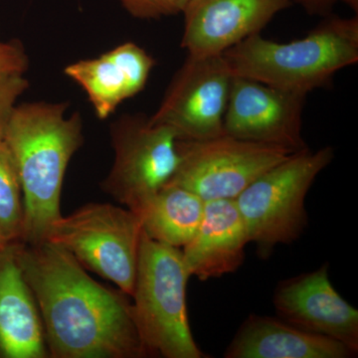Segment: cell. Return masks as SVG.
<instances>
[{
	"label": "cell",
	"mask_w": 358,
	"mask_h": 358,
	"mask_svg": "<svg viewBox=\"0 0 358 358\" xmlns=\"http://www.w3.org/2000/svg\"><path fill=\"white\" fill-rule=\"evenodd\" d=\"M43 324L49 357H148L129 294L103 286L62 247L14 246Z\"/></svg>",
	"instance_id": "6da1fadb"
},
{
	"label": "cell",
	"mask_w": 358,
	"mask_h": 358,
	"mask_svg": "<svg viewBox=\"0 0 358 358\" xmlns=\"http://www.w3.org/2000/svg\"><path fill=\"white\" fill-rule=\"evenodd\" d=\"M68 103L33 102L16 106L4 143L20 174L24 202L21 243L45 241L49 228L61 217L60 199L66 171L83 143V122Z\"/></svg>",
	"instance_id": "7a4b0ae2"
},
{
	"label": "cell",
	"mask_w": 358,
	"mask_h": 358,
	"mask_svg": "<svg viewBox=\"0 0 358 358\" xmlns=\"http://www.w3.org/2000/svg\"><path fill=\"white\" fill-rule=\"evenodd\" d=\"M303 38L279 43L251 35L222 54L233 76L307 95L358 61V16L331 13Z\"/></svg>",
	"instance_id": "3957f363"
},
{
	"label": "cell",
	"mask_w": 358,
	"mask_h": 358,
	"mask_svg": "<svg viewBox=\"0 0 358 358\" xmlns=\"http://www.w3.org/2000/svg\"><path fill=\"white\" fill-rule=\"evenodd\" d=\"M189 272L182 251L141 235L133 315L148 355L205 358L193 338L186 305Z\"/></svg>",
	"instance_id": "277c9868"
},
{
	"label": "cell",
	"mask_w": 358,
	"mask_h": 358,
	"mask_svg": "<svg viewBox=\"0 0 358 358\" xmlns=\"http://www.w3.org/2000/svg\"><path fill=\"white\" fill-rule=\"evenodd\" d=\"M333 148L293 152L259 176L235 199L250 243L267 258L277 245L291 244L308 226L305 200L317 176L333 162Z\"/></svg>",
	"instance_id": "5b68a950"
},
{
	"label": "cell",
	"mask_w": 358,
	"mask_h": 358,
	"mask_svg": "<svg viewBox=\"0 0 358 358\" xmlns=\"http://www.w3.org/2000/svg\"><path fill=\"white\" fill-rule=\"evenodd\" d=\"M141 235V218L134 211L114 204L89 203L54 221L45 241L62 247L85 268L131 296Z\"/></svg>",
	"instance_id": "8992f818"
},
{
	"label": "cell",
	"mask_w": 358,
	"mask_h": 358,
	"mask_svg": "<svg viewBox=\"0 0 358 358\" xmlns=\"http://www.w3.org/2000/svg\"><path fill=\"white\" fill-rule=\"evenodd\" d=\"M115 157L103 189L122 206L140 214L169 185L178 166V134L145 115H124L110 126Z\"/></svg>",
	"instance_id": "52a82bcc"
},
{
	"label": "cell",
	"mask_w": 358,
	"mask_h": 358,
	"mask_svg": "<svg viewBox=\"0 0 358 358\" xmlns=\"http://www.w3.org/2000/svg\"><path fill=\"white\" fill-rule=\"evenodd\" d=\"M178 169L167 185L190 190L206 201L235 199L259 176L293 154L228 134L202 141L178 140Z\"/></svg>",
	"instance_id": "ba28073f"
},
{
	"label": "cell",
	"mask_w": 358,
	"mask_h": 358,
	"mask_svg": "<svg viewBox=\"0 0 358 358\" xmlns=\"http://www.w3.org/2000/svg\"><path fill=\"white\" fill-rule=\"evenodd\" d=\"M233 77L222 54H187L150 121L173 129L178 140L202 141L225 134L224 115Z\"/></svg>",
	"instance_id": "9c48e42d"
},
{
	"label": "cell",
	"mask_w": 358,
	"mask_h": 358,
	"mask_svg": "<svg viewBox=\"0 0 358 358\" xmlns=\"http://www.w3.org/2000/svg\"><path fill=\"white\" fill-rule=\"evenodd\" d=\"M306 101L307 95L234 76L224 115V134L300 152L308 148L303 138Z\"/></svg>",
	"instance_id": "30bf717a"
},
{
	"label": "cell",
	"mask_w": 358,
	"mask_h": 358,
	"mask_svg": "<svg viewBox=\"0 0 358 358\" xmlns=\"http://www.w3.org/2000/svg\"><path fill=\"white\" fill-rule=\"evenodd\" d=\"M274 306L278 317L292 326L338 341L357 353V310L334 288L327 264L280 282Z\"/></svg>",
	"instance_id": "8fae6325"
},
{
	"label": "cell",
	"mask_w": 358,
	"mask_h": 358,
	"mask_svg": "<svg viewBox=\"0 0 358 358\" xmlns=\"http://www.w3.org/2000/svg\"><path fill=\"white\" fill-rule=\"evenodd\" d=\"M292 0H188L181 47L188 55H221L264 28Z\"/></svg>",
	"instance_id": "7c38bea8"
},
{
	"label": "cell",
	"mask_w": 358,
	"mask_h": 358,
	"mask_svg": "<svg viewBox=\"0 0 358 358\" xmlns=\"http://www.w3.org/2000/svg\"><path fill=\"white\" fill-rule=\"evenodd\" d=\"M155 66L154 57L145 49L127 42L99 57L68 65L64 72L86 93L96 117L106 120L145 89Z\"/></svg>",
	"instance_id": "4fadbf2b"
},
{
	"label": "cell",
	"mask_w": 358,
	"mask_h": 358,
	"mask_svg": "<svg viewBox=\"0 0 358 358\" xmlns=\"http://www.w3.org/2000/svg\"><path fill=\"white\" fill-rule=\"evenodd\" d=\"M248 243L235 200H211L205 202L199 229L183 247V260L190 275L207 281L236 272L244 262Z\"/></svg>",
	"instance_id": "5bb4252c"
},
{
	"label": "cell",
	"mask_w": 358,
	"mask_h": 358,
	"mask_svg": "<svg viewBox=\"0 0 358 358\" xmlns=\"http://www.w3.org/2000/svg\"><path fill=\"white\" fill-rule=\"evenodd\" d=\"M14 246L0 250V358H46L41 315Z\"/></svg>",
	"instance_id": "9a60e30c"
},
{
	"label": "cell",
	"mask_w": 358,
	"mask_h": 358,
	"mask_svg": "<svg viewBox=\"0 0 358 358\" xmlns=\"http://www.w3.org/2000/svg\"><path fill=\"white\" fill-rule=\"evenodd\" d=\"M357 355L343 343L308 333L280 317L250 315L238 329L226 358H348Z\"/></svg>",
	"instance_id": "2e32d148"
},
{
	"label": "cell",
	"mask_w": 358,
	"mask_h": 358,
	"mask_svg": "<svg viewBox=\"0 0 358 358\" xmlns=\"http://www.w3.org/2000/svg\"><path fill=\"white\" fill-rule=\"evenodd\" d=\"M204 208V200L194 192L178 185H166L138 215L145 234L179 249L194 236Z\"/></svg>",
	"instance_id": "e0dca14e"
},
{
	"label": "cell",
	"mask_w": 358,
	"mask_h": 358,
	"mask_svg": "<svg viewBox=\"0 0 358 358\" xmlns=\"http://www.w3.org/2000/svg\"><path fill=\"white\" fill-rule=\"evenodd\" d=\"M24 202L15 162L0 141V248L21 243L24 234Z\"/></svg>",
	"instance_id": "ac0fdd59"
},
{
	"label": "cell",
	"mask_w": 358,
	"mask_h": 358,
	"mask_svg": "<svg viewBox=\"0 0 358 358\" xmlns=\"http://www.w3.org/2000/svg\"><path fill=\"white\" fill-rule=\"evenodd\" d=\"M28 87L29 82L24 74L11 73L0 75V141L4 140L18 99L27 91Z\"/></svg>",
	"instance_id": "d6986e66"
},
{
	"label": "cell",
	"mask_w": 358,
	"mask_h": 358,
	"mask_svg": "<svg viewBox=\"0 0 358 358\" xmlns=\"http://www.w3.org/2000/svg\"><path fill=\"white\" fill-rule=\"evenodd\" d=\"M122 7L138 20H159L182 13L188 0H119Z\"/></svg>",
	"instance_id": "ffe728a7"
},
{
	"label": "cell",
	"mask_w": 358,
	"mask_h": 358,
	"mask_svg": "<svg viewBox=\"0 0 358 358\" xmlns=\"http://www.w3.org/2000/svg\"><path fill=\"white\" fill-rule=\"evenodd\" d=\"M29 59L18 40H4L0 37V75L20 73L25 74Z\"/></svg>",
	"instance_id": "44dd1931"
},
{
	"label": "cell",
	"mask_w": 358,
	"mask_h": 358,
	"mask_svg": "<svg viewBox=\"0 0 358 358\" xmlns=\"http://www.w3.org/2000/svg\"><path fill=\"white\" fill-rule=\"evenodd\" d=\"M293 4H298L310 15L324 16L333 13L336 4L339 0H292Z\"/></svg>",
	"instance_id": "7402d4cb"
},
{
	"label": "cell",
	"mask_w": 358,
	"mask_h": 358,
	"mask_svg": "<svg viewBox=\"0 0 358 358\" xmlns=\"http://www.w3.org/2000/svg\"><path fill=\"white\" fill-rule=\"evenodd\" d=\"M339 2H343V3L348 4L357 15L358 0H339Z\"/></svg>",
	"instance_id": "603a6c76"
},
{
	"label": "cell",
	"mask_w": 358,
	"mask_h": 358,
	"mask_svg": "<svg viewBox=\"0 0 358 358\" xmlns=\"http://www.w3.org/2000/svg\"><path fill=\"white\" fill-rule=\"evenodd\" d=\"M0 250H1V248H0Z\"/></svg>",
	"instance_id": "cb8c5ba5"
}]
</instances>
